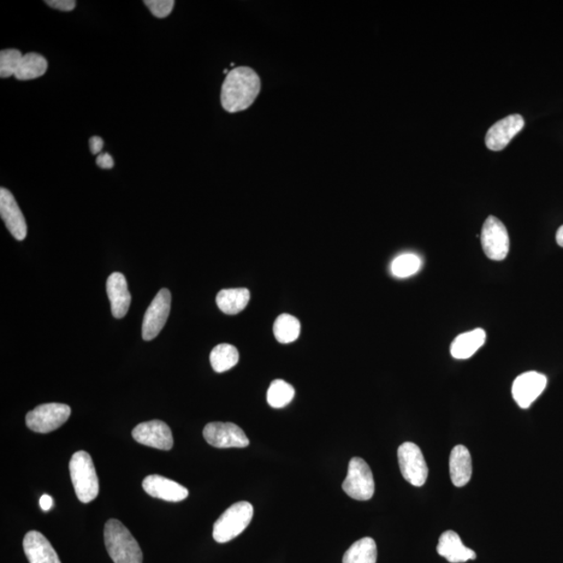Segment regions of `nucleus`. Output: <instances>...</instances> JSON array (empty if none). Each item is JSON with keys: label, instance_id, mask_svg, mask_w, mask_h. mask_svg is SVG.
<instances>
[{"label": "nucleus", "instance_id": "1", "mask_svg": "<svg viewBox=\"0 0 563 563\" xmlns=\"http://www.w3.org/2000/svg\"><path fill=\"white\" fill-rule=\"evenodd\" d=\"M261 82L256 71L250 67H237L230 71L222 87V105L225 111H245L256 100Z\"/></svg>", "mask_w": 563, "mask_h": 563}, {"label": "nucleus", "instance_id": "2", "mask_svg": "<svg viewBox=\"0 0 563 563\" xmlns=\"http://www.w3.org/2000/svg\"><path fill=\"white\" fill-rule=\"evenodd\" d=\"M104 536L106 550L114 563L144 562L138 542L121 521L114 519L106 521Z\"/></svg>", "mask_w": 563, "mask_h": 563}, {"label": "nucleus", "instance_id": "3", "mask_svg": "<svg viewBox=\"0 0 563 563\" xmlns=\"http://www.w3.org/2000/svg\"><path fill=\"white\" fill-rule=\"evenodd\" d=\"M69 470L78 499L85 504L96 500L99 493V483L90 454L85 450L74 453L70 460Z\"/></svg>", "mask_w": 563, "mask_h": 563}, {"label": "nucleus", "instance_id": "4", "mask_svg": "<svg viewBox=\"0 0 563 563\" xmlns=\"http://www.w3.org/2000/svg\"><path fill=\"white\" fill-rule=\"evenodd\" d=\"M254 515L251 503L242 501L229 507L213 526V538L219 543L233 541L250 525Z\"/></svg>", "mask_w": 563, "mask_h": 563}, {"label": "nucleus", "instance_id": "5", "mask_svg": "<svg viewBox=\"0 0 563 563\" xmlns=\"http://www.w3.org/2000/svg\"><path fill=\"white\" fill-rule=\"evenodd\" d=\"M342 489L354 500L369 501L375 494V480L369 465L363 458L354 457L349 461L348 475Z\"/></svg>", "mask_w": 563, "mask_h": 563}, {"label": "nucleus", "instance_id": "6", "mask_svg": "<svg viewBox=\"0 0 563 563\" xmlns=\"http://www.w3.org/2000/svg\"><path fill=\"white\" fill-rule=\"evenodd\" d=\"M70 414L71 409L68 405L50 403L29 411L26 422L28 428L37 434H50L66 423Z\"/></svg>", "mask_w": 563, "mask_h": 563}, {"label": "nucleus", "instance_id": "7", "mask_svg": "<svg viewBox=\"0 0 563 563\" xmlns=\"http://www.w3.org/2000/svg\"><path fill=\"white\" fill-rule=\"evenodd\" d=\"M400 470L403 477L408 483L417 488L423 486L428 478V466H426L422 450L413 442H404L398 450Z\"/></svg>", "mask_w": 563, "mask_h": 563}, {"label": "nucleus", "instance_id": "8", "mask_svg": "<svg viewBox=\"0 0 563 563\" xmlns=\"http://www.w3.org/2000/svg\"><path fill=\"white\" fill-rule=\"evenodd\" d=\"M483 251L490 260L502 261L507 257L511 240L504 223L495 216L486 219L481 232Z\"/></svg>", "mask_w": 563, "mask_h": 563}, {"label": "nucleus", "instance_id": "9", "mask_svg": "<svg viewBox=\"0 0 563 563\" xmlns=\"http://www.w3.org/2000/svg\"><path fill=\"white\" fill-rule=\"evenodd\" d=\"M170 308L171 293L168 289L163 288L157 293L145 312L142 324V337L145 341L155 340L162 331L168 322Z\"/></svg>", "mask_w": 563, "mask_h": 563}, {"label": "nucleus", "instance_id": "10", "mask_svg": "<svg viewBox=\"0 0 563 563\" xmlns=\"http://www.w3.org/2000/svg\"><path fill=\"white\" fill-rule=\"evenodd\" d=\"M204 437L210 446L218 449L250 446L245 432L233 423H210L205 426Z\"/></svg>", "mask_w": 563, "mask_h": 563}, {"label": "nucleus", "instance_id": "11", "mask_svg": "<svg viewBox=\"0 0 563 563\" xmlns=\"http://www.w3.org/2000/svg\"><path fill=\"white\" fill-rule=\"evenodd\" d=\"M132 436L144 446L169 450L174 447L173 432L162 420H151L136 426Z\"/></svg>", "mask_w": 563, "mask_h": 563}, {"label": "nucleus", "instance_id": "12", "mask_svg": "<svg viewBox=\"0 0 563 563\" xmlns=\"http://www.w3.org/2000/svg\"><path fill=\"white\" fill-rule=\"evenodd\" d=\"M548 379L537 371H527L515 379L512 395L517 404L523 409L529 408L546 388Z\"/></svg>", "mask_w": 563, "mask_h": 563}, {"label": "nucleus", "instance_id": "13", "mask_svg": "<svg viewBox=\"0 0 563 563\" xmlns=\"http://www.w3.org/2000/svg\"><path fill=\"white\" fill-rule=\"evenodd\" d=\"M525 127V120L520 114L509 115L497 121L485 136V145L489 150L500 152L504 150L515 136Z\"/></svg>", "mask_w": 563, "mask_h": 563}, {"label": "nucleus", "instance_id": "14", "mask_svg": "<svg viewBox=\"0 0 563 563\" xmlns=\"http://www.w3.org/2000/svg\"><path fill=\"white\" fill-rule=\"evenodd\" d=\"M0 216L12 236L18 241L26 239L27 225L14 195L8 189H0Z\"/></svg>", "mask_w": 563, "mask_h": 563}, {"label": "nucleus", "instance_id": "15", "mask_svg": "<svg viewBox=\"0 0 563 563\" xmlns=\"http://www.w3.org/2000/svg\"><path fill=\"white\" fill-rule=\"evenodd\" d=\"M142 488L147 495L168 502H181L189 496L188 489L183 485L160 475L147 476Z\"/></svg>", "mask_w": 563, "mask_h": 563}, {"label": "nucleus", "instance_id": "16", "mask_svg": "<svg viewBox=\"0 0 563 563\" xmlns=\"http://www.w3.org/2000/svg\"><path fill=\"white\" fill-rule=\"evenodd\" d=\"M23 550L29 563H62L51 543L38 531L27 533Z\"/></svg>", "mask_w": 563, "mask_h": 563}, {"label": "nucleus", "instance_id": "17", "mask_svg": "<svg viewBox=\"0 0 563 563\" xmlns=\"http://www.w3.org/2000/svg\"><path fill=\"white\" fill-rule=\"evenodd\" d=\"M106 293L111 301V310L115 318H123L129 309L132 296L129 292L126 277L113 272L106 281Z\"/></svg>", "mask_w": 563, "mask_h": 563}, {"label": "nucleus", "instance_id": "18", "mask_svg": "<svg viewBox=\"0 0 563 563\" xmlns=\"http://www.w3.org/2000/svg\"><path fill=\"white\" fill-rule=\"evenodd\" d=\"M437 553L450 563H464L475 560L476 553L462 543L460 536L454 531L443 532L437 544Z\"/></svg>", "mask_w": 563, "mask_h": 563}, {"label": "nucleus", "instance_id": "19", "mask_svg": "<svg viewBox=\"0 0 563 563\" xmlns=\"http://www.w3.org/2000/svg\"><path fill=\"white\" fill-rule=\"evenodd\" d=\"M473 473L472 456L466 447L456 446L450 455V475L455 486L462 488L470 482Z\"/></svg>", "mask_w": 563, "mask_h": 563}, {"label": "nucleus", "instance_id": "20", "mask_svg": "<svg viewBox=\"0 0 563 563\" xmlns=\"http://www.w3.org/2000/svg\"><path fill=\"white\" fill-rule=\"evenodd\" d=\"M486 340V333L483 329H475L456 337L450 354L456 359H468L481 348Z\"/></svg>", "mask_w": 563, "mask_h": 563}, {"label": "nucleus", "instance_id": "21", "mask_svg": "<svg viewBox=\"0 0 563 563\" xmlns=\"http://www.w3.org/2000/svg\"><path fill=\"white\" fill-rule=\"evenodd\" d=\"M250 299L246 288L223 289L216 296V304L223 313L235 316L246 309Z\"/></svg>", "mask_w": 563, "mask_h": 563}, {"label": "nucleus", "instance_id": "22", "mask_svg": "<svg viewBox=\"0 0 563 563\" xmlns=\"http://www.w3.org/2000/svg\"><path fill=\"white\" fill-rule=\"evenodd\" d=\"M49 63L40 53L28 52L23 55L20 67H18L15 78L20 81H29L40 78L45 74Z\"/></svg>", "mask_w": 563, "mask_h": 563}, {"label": "nucleus", "instance_id": "23", "mask_svg": "<svg viewBox=\"0 0 563 563\" xmlns=\"http://www.w3.org/2000/svg\"><path fill=\"white\" fill-rule=\"evenodd\" d=\"M377 544L371 537H364L354 543L343 556L342 563H376Z\"/></svg>", "mask_w": 563, "mask_h": 563}, {"label": "nucleus", "instance_id": "24", "mask_svg": "<svg viewBox=\"0 0 563 563\" xmlns=\"http://www.w3.org/2000/svg\"><path fill=\"white\" fill-rule=\"evenodd\" d=\"M239 352L229 343H222L212 349L210 363L216 372H224L233 369L238 364Z\"/></svg>", "mask_w": 563, "mask_h": 563}, {"label": "nucleus", "instance_id": "25", "mask_svg": "<svg viewBox=\"0 0 563 563\" xmlns=\"http://www.w3.org/2000/svg\"><path fill=\"white\" fill-rule=\"evenodd\" d=\"M301 333V324L298 318L290 314H281L276 319L274 334L278 342L287 345L298 340Z\"/></svg>", "mask_w": 563, "mask_h": 563}, {"label": "nucleus", "instance_id": "26", "mask_svg": "<svg viewBox=\"0 0 563 563\" xmlns=\"http://www.w3.org/2000/svg\"><path fill=\"white\" fill-rule=\"evenodd\" d=\"M294 387L284 380L272 381L268 390V403L272 408H284L293 402Z\"/></svg>", "mask_w": 563, "mask_h": 563}, {"label": "nucleus", "instance_id": "27", "mask_svg": "<svg viewBox=\"0 0 563 563\" xmlns=\"http://www.w3.org/2000/svg\"><path fill=\"white\" fill-rule=\"evenodd\" d=\"M422 266V260L414 254H403L391 263L390 270L396 278H408L416 275Z\"/></svg>", "mask_w": 563, "mask_h": 563}, {"label": "nucleus", "instance_id": "28", "mask_svg": "<svg viewBox=\"0 0 563 563\" xmlns=\"http://www.w3.org/2000/svg\"><path fill=\"white\" fill-rule=\"evenodd\" d=\"M22 58L21 51L15 49L4 50L0 52V76L2 79L15 76Z\"/></svg>", "mask_w": 563, "mask_h": 563}, {"label": "nucleus", "instance_id": "29", "mask_svg": "<svg viewBox=\"0 0 563 563\" xmlns=\"http://www.w3.org/2000/svg\"><path fill=\"white\" fill-rule=\"evenodd\" d=\"M174 0H145V4L152 14L157 18H165L170 15L175 7Z\"/></svg>", "mask_w": 563, "mask_h": 563}, {"label": "nucleus", "instance_id": "30", "mask_svg": "<svg viewBox=\"0 0 563 563\" xmlns=\"http://www.w3.org/2000/svg\"><path fill=\"white\" fill-rule=\"evenodd\" d=\"M45 4L51 8L63 12L74 11L76 5L74 0H47Z\"/></svg>", "mask_w": 563, "mask_h": 563}, {"label": "nucleus", "instance_id": "31", "mask_svg": "<svg viewBox=\"0 0 563 563\" xmlns=\"http://www.w3.org/2000/svg\"><path fill=\"white\" fill-rule=\"evenodd\" d=\"M97 164L98 168L103 169H112L114 168V160L109 155L108 152L102 153L97 159Z\"/></svg>", "mask_w": 563, "mask_h": 563}, {"label": "nucleus", "instance_id": "32", "mask_svg": "<svg viewBox=\"0 0 563 563\" xmlns=\"http://www.w3.org/2000/svg\"><path fill=\"white\" fill-rule=\"evenodd\" d=\"M89 145H90V151L93 155H98V153L103 151L104 140L102 137H98V136H93L90 141H89Z\"/></svg>", "mask_w": 563, "mask_h": 563}, {"label": "nucleus", "instance_id": "33", "mask_svg": "<svg viewBox=\"0 0 563 563\" xmlns=\"http://www.w3.org/2000/svg\"><path fill=\"white\" fill-rule=\"evenodd\" d=\"M53 506L52 497L49 495H43L40 497V507L43 508V512L51 511Z\"/></svg>", "mask_w": 563, "mask_h": 563}, {"label": "nucleus", "instance_id": "34", "mask_svg": "<svg viewBox=\"0 0 563 563\" xmlns=\"http://www.w3.org/2000/svg\"><path fill=\"white\" fill-rule=\"evenodd\" d=\"M556 242H557V245L563 247V225H561L559 231H557Z\"/></svg>", "mask_w": 563, "mask_h": 563}]
</instances>
